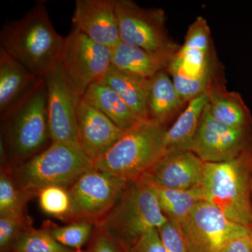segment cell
Returning a JSON list of instances; mask_svg holds the SVG:
<instances>
[{
  "mask_svg": "<svg viewBox=\"0 0 252 252\" xmlns=\"http://www.w3.org/2000/svg\"><path fill=\"white\" fill-rule=\"evenodd\" d=\"M64 41L43 1L23 17L5 23L0 31V49L40 77L61 62Z\"/></svg>",
  "mask_w": 252,
  "mask_h": 252,
  "instance_id": "6da1fadb",
  "label": "cell"
},
{
  "mask_svg": "<svg viewBox=\"0 0 252 252\" xmlns=\"http://www.w3.org/2000/svg\"><path fill=\"white\" fill-rule=\"evenodd\" d=\"M49 142L47 89L43 77L31 94L1 115V167L27 160L46 149Z\"/></svg>",
  "mask_w": 252,
  "mask_h": 252,
  "instance_id": "7a4b0ae2",
  "label": "cell"
},
{
  "mask_svg": "<svg viewBox=\"0 0 252 252\" xmlns=\"http://www.w3.org/2000/svg\"><path fill=\"white\" fill-rule=\"evenodd\" d=\"M252 164V149L228 161L205 162L198 187L203 201L215 205L231 221L250 228Z\"/></svg>",
  "mask_w": 252,
  "mask_h": 252,
  "instance_id": "3957f363",
  "label": "cell"
},
{
  "mask_svg": "<svg viewBox=\"0 0 252 252\" xmlns=\"http://www.w3.org/2000/svg\"><path fill=\"white\" fill-rule=\"evenodd\" d=\"M166 71L187 103L205 94L214 81L223 76L205 18L199 16L189 26L183 46L173 56Z\"/></svg>",
  "mask_w": 252,
  "mask_h": 252,
  "instance_id": "277c9868",
  "label": "cell"
},
{
  "mask_svg": "<svg viewBox=\"0 0 252 252\" xmlns=\"http://www.w3.org/2000/svg\"><path fill=\"white\" fill-rule=\"evenodd\" d=\"M166 131L152 119L140 121L94 162V168L127 181L140 178L165 155Z\"/></svg>",
  "mask_w": 252,
  "mask_h": 252,
  "instance_id": "5b68a950",
  "label": "cell"
},
{
  "mask_svg": "<svg viewBox=\"0 0 252 252\" xmlns=\"http://www.w3.org/2000/svg\"><path fill=\"white\" fill-rule=\"evenodd\" d=\"M168 219L161 211L153 187L139 178L129 181L120 198L98 224L126 252L147 232Z\"/></svg>",
  "mask_w": 252,
  "mask_h": 252,
  "instance_id": "8992f818",
  "label": "cell"
},
{
  "mask_svg": "<svg viewBox=\"0 0 252 252\" xmlns=\"http://www.w3.org/2000/svg\"><path fill=\"white\" fill-rule=\"evenodd\" d=\"M7 167L18 185L33 198L46 187L69 189L94 165L81 151L52 142L32 157Z\"/></svg>",
  "mask_w": 252,
  "mask_h": 252,
  "instance_id": "52a82bcc",
  "label": "cell"
},
{
  "mask_svg": "<svg viewBox=\"0 0 252 252\" xmlns=\"http://www.w3.org/2000/svg\"><path fill=\"white\" fill-rule=\"evenodd\" d=\"M121 41L154 54L174 56L180 46L170 39L166 16L159 8H143L132 0H115Z\"/></svg>",
  "mask_w": 252,
  "mask_h": 252,
  "instance_id": "ba28073f",
  "label": "cell"
},
{
  "mask_svg": "<svg viewBox=\"0 0 252 252\" xmlns=\"http://www.w3.org/2000/svg\"><path fill=\"white\" fill-rule=\"evenodd\" d=\"M44 79L47 89L51 140L81 152L77 113L82 94L66 75L61 62L46 74Z\"/></svg>",
  "mask_w": 252,
  "mask_h": 252,
  "instance_id": "9c48e42d",
  "label": "cell"
},
{
  "mask_svg": "<svg viewBox=\"0 0 252 252\" xmlns=\"http://www.w3.org/2000/svg\"><path fill=\"white\" fill-rule=\"evenodd\" d=\"M112 49L94 42L72 26L64 37L61 63L74 87L84 95L89 86L102 80L112 66Z\"/></svg>",
  "mask_w": 252,
  "mask_h": 252,
  "instance_id": "30bf717a",
  "label": "cell"
},
{
  "mask_svg": "<svg viewBox=\"0 0 252 252\" xmlns=\"http://www.w3.org/2000/svg\"><path fill=\"white\" fill-rule=\"evenodd\" d=\"M129 181L93 167L69 188L72 200V222L88 220L98 224L110 212Z\"/></svg>",
  "mask_w": 252,
  "mask_h": 252,
  "instance_id": "8fae6325",
  "label": "cell"
},
{
  "mask_svg": "<svg viewBox=\"0 0 252 252\" xmlns=\"http://www.w3.org/2000/svg\"><path fill=\"white\" fill-rule=\"evenodd\" d=\"M181 225L189 252H220L230 240L250 229L231 221L207 201L197 204Z\"/></svg>",
  "mask_w": 252,
  "mask_h": 252,
  "instance_id": "7c38bea8",
  "label": "cell"
},
{
  "mask_svg": "<svg viewBox=\"0 0 252 252\" xmlns=\"http://www.w3.org/2000/svg\"><path fill=\"white\" fill-rule=\"evenodd\" d=\"M252 149V128L237 129L212 117L207 104L190 152L205 162L228 161Z\"/></svg>",
  "mask_w": 252,
  "mask_h": 252,
  "instance_id": "4fadbf2b",
  "label": "cell"
},
{
  "mask_svg": "<svg viewBox=\"0 0 252 252\" xmlns=\"http://www.w3.org/2000/svg\"><path fill=\"white\" fill-rule=\"evenodd\" d=\"M77 130L81 152L94 162L107 153L124 134L84 96L78 108Z\"/></svg>",
  "mask_w": 252,
  "mask_h": 252,
  "instance_id": "5bb4252c",
  "label": "cell"
},
{
  "mask_svg": "<svg viewBox=\"0 0 252 252\" xmlns=\"http://www.w3.org/2000/svg\"><path fill=\"white\" fill-rule=\"evenodd\" d=\"M72 25L94 42L109 49L121 41L115 0H77Z\"/></svg>",
  "mask_w": 252,
  "mask_h": 252,
  "instance_id": "9a60e30c",
  "label": "cell"
},
{
  "mask_svg": "<svg viewBox=\"0 0 252 252\" xmlns=\"http://www.w3.org/2000/svg\"><path fill=\"white\" fill-rule=\"evenodd\" d=\"M204 165L205 162L190 151L166 154L140 179L156 187L189 190L200 185Z\"/></svg>",
  "mask_w": 252,
  "mask_h": 252,
  "instance_id": "2e32d148",
  "label": "cell"
},
{
  "mask_svg": "<svg viewBox=\"0 0 252 252\" xmlns=\"http://www.w3.org/2000/svg\"><path fill=\"white\" fill-rule=\"evenodd\" d=\"M42 78L0 49V114L2 115L22 101Z\"/></svg>",
  "mask_w": 252,
  "mask_h": 252,
  "instance_id": "e0dca14e",
  "label": "cell"
},
{
  "mask_svg": "<svg viewBox=\"0 0 252 252\" xmlns=\"http://www.w3.org/2000/svg\"><path fill=\"white\" fill-rule=\"evenodd\" d=\"M225 81L223 76L219 78L206 92L209 99L207 107L212 117L234 128H252L250 109L240 94L227 90Z\"/></svg>",
  "mask_w": 252,
  "mask_h": 252,
  "instance_id": "ac0fdd59",
  "label": "cell"
},
{
  "mask_svg": "<svg viewBox=\"0 0 252 252\" xmlns=\"http://www.w3.org/2000/svg\"><path fill=\"white\" fill-rule=\"evenodd\" d=\"M112 65L121 72L137 78L152 79L167 70L173 56L154 54L122 41L113 48Z\"/></svg>",
  "mask_w": 252,
  "mask_h": 252,
  "instance_id": "d6986e66",
  "label": "cell"
},
{
  "mask_svg": "<svg viewBox=\"0 0 252 252\" xmlns=\"http://www.w3.org/2000/svg\"><path fill=\"white\" fill-rule=\"evenodd\" d=\"M208 100V94L205 93L187 104L175 124L166 131L165 155L190 151Z\"/></svg>",
  "mask_w": 252,
  "mask_h": 252,
  "instance_id": "ffe728a7",
  "label": "cell"
},
{
  "mask_svg": "<svg viewBox=\"0 0 252 252\" xmlns=\"http://www.w3.org/2000/svg\"><path fill=\"white\" fill-rule=\"evenodd\" d=\"M186 104L166 70L151 79L147 99L149 119L165 126Z\"/></svg>",
  "mask_w": 252,
  "mask_h": 252,
  "instance_id": "44dd1931",
  "label": "cell"
},
{
  "mask_svg": "<svg viewBox=\"0 0 252 252\" xmlns=\"http://www.w3.org/2000/svg\"><path fill=\"white\" fill-rule=\"evenodd\" d=\"M101 81L120 96L139 120L149 119L147 99L151 79L132 77L112 65Z\"/></svg>",
  "mask_w": 252,
  "mask_h": 252,
  "instance_id": "7402d4cb",
  "label": "cell"
},
{
  "mask_svg": "<svg viewBox=\"0 0 252 252\" xmlns=\"http://www.w3.org/2000/svg\"><path fill=\"white\" fill-rule=\"evenodd\" d=\"M83 96L123 132L129 130L141 121L135 117L120 96L102 81L89 86Z\"/></svg>",
  "mask_w": 252,
  "mask_h": 252,
  "instance_id": "603a6c76",
  "label": "cell"
},
{
  "mask_svg": "<svg viewBox=\"0 0 252 252\" xmlns=\"http://www.w3.org/2000/svg\"><path fill=\"white\" fill-rule=\"evenodd\" d=\"M152 186L162 213L169 220L182 223L197 204L203 201L199 186L189 190Z\"/></svg>",
  "mask_w": 252,
  "mask_h": 252,
  "instance_id": "cb8c5ba5",
  "label": "cell"
},
{
  "mask_svg": "<svg viewBox=\"0 0 252 252\" xmlns=\"http://www.w3.org/2000/svg\"><path fill=\"white\" fill-rule=\"evenodd\" d=\"M32 199L15 180L9 167H1L0 173V216L23 215Z\"/></svg>",
  "mask_w": 252,
  "mask_h": 252,
  "instance_id": "d4e9b609",
  "label": "cell"
},
{
  "mask_svg": "<svg viewBox=\"0 0 252 252\" xmlns=\"http://www.w3.org/2000/svg\"><path fill=\"white\" fill-rule=\"evenodd\" d=\"M36 197L44 213L65 223H71L72 200L69 189L51 186L39 190Z\"/></svg>",
  "mask_w": 252,
  "mask_h": 252,
  "instance_id": "484cf974",
  "label": "cell"
},
{
  "mask_svg": "<svg viewBox=\"0 0 252 252\" xmlns=\"http://www.w3.org/2000/svg\"><path fill=\"white\" fill-rule=\"evenodd\" d=\"M43 227L58 243L73 250L81 249L90 241L94 229V223L88 220L72 222L65 225H59L46 220Z\"/></svg>",
  "mask_w": 252,
  "mask_h": 252,
  "instance_id": "4316f807",
  "label": "cell"
},
{
  "mask_svg": "<svg viewBox=\"0 0 252 252\" xmlns=\"http://www.w3.org/2000/svg\"><path fill=\"white\" fill-rule=\"evenodd\" d=\"M11 252H74L58 243L44 227L35 229L31 226L18 238Z\"/></svg>",
  "mask_w": 252,
  "mask_h": 252,
  "instance_id": "83f0119b",
  "label": "cell"
},
{
  "mask_svg": "<svg viewBox=\"0 0 252 252\" xmlns=\"http://www.w3.org/2000/svg\"><path fill=\"white\" fill-rule=\"evenodd\" d=\"M31 219L23 215L0 216V250L1 252L11 250L18 238L32 225Z\"/></svg>",
  "mask_w": 252,
  "mask_h": 252,
  "instance_id": "f1b7e54d",
  "label": "cell"
},
{
  "mask_svg": "<svg viewBox=\"0 0 252 252\" xmlns=\"http://www.w3.org/2000/svg\"><path fill=\"white\" fill-rule=\"evenodd\" d=\"M158 231L167 252H189L180 222L168 219Z\"/></svg>",
  "mask_w": 252,
  "mask_h": 252,
  "instance_id": "f546056e",
  "label": "cell"
},
{
  "mask_svg": "<svg viewBox=\"0 0 252 252\" xmlns=\"http://www.w3.org/2000/svg\"><path fill=\"white\" fill-rule=\"evenodd\" d=\"M89 252H126L99 225H94Z\"/></svg>",
  "mask_w": 252,
  "mask_h": 252,
  "instance_id": "4dcf8cb0",
  "label": "cell"
},
{
  "mask_svg": "<svg viewBox=\"0 0 252 252\" xmlns=\"http://www.w3.org/2000/svg\"><path fill=\"white\" fill-rule=\"evenodd\" d=\"M127 252H167L162 246L157 228L147 232Z\"/></svg>",
  "mask_w": 252,
  "mask_h": 252,
  "instance_id": "1f68e13d",
  "label": "cell"
},
{
  "mask_svg": "<svg viewBox=\"0 0 252 252\" xmlns=\"http://www.w3.org/2000/svg\"><path fill=\"white\" fill-rule=\"evenodd\" d=\"M249 233L230 240L220 252H251Z\"/></svg>",
  "mask_w": 252,
  "mask_h": 252,
  "instance_id": "d6a6232c",
  "label": "cell"
},
{
  "mask_svg": "<svg viewBox=\"0 0 252 252\" xmlns=\"http://www.w3.org/2000/svg\"><path fill=\"white\" fill-rule=\"evenodd\" d=\"M249 238H250V250H251V252H252V228H250Z\"/></svg>",
  "mask_w": 252,
  "mask_h": 252,
  "instance_id": "836d02e7",
  "label": "cell"
},
{
  "mask_svg": "<svg viewBox=\"0 0 252 252\" xmlns=\"http://www.w3.org/2000/svg\"><path fill=\"white\" fill-rule=\"evenodd\" d=\"M250 191H251V198H252V169H251V179H250Z\"/></svg>",
  "mask_w": 252,
  "mask_h": 252,
  "instance_id": "e575fe53",
  "label": "cell"
},
{
  "mask_svg": "<svg viewBox=\"0 0 252 252\" xmlns=\"http://www.w3.org/2000/svg\"><path fill=\"white\" fill-rule=\"evenodd\" d=\"M74 252H84L82 251V250H81V249H79V250H74Z\"/></svg>",
  "mask_w": 252,
  "mask_h": 252,
  "instance_id": "d590c367",
  "label": "cell"
},
{
  "mask_svg": "<svg viewBox=\"0 0 252 252\" xmlns=\"http://www.w3.org/2000/svg\"></svg>",
  "mask_w": 252,
  "mask_h": 252,
  "instance_id": "8d00e7d4",
  "label": "cell"
}]
</instances>
